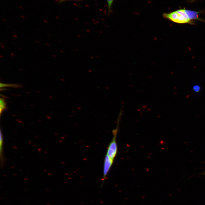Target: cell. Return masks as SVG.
I'll return each instance as SVG.
<instances>
[{"label": "cell", "mask_w": 205, "mask_h": 205, "mask_svg": "<svg viewBox=\"0 0 205 205\" xmlns=\"http://www.w3.org/2000/svg\"><path fill=\"white\" fill-rule=\"evenodd\" d=\"M0 45H1L4 46V45L2 43H0Z\"/></svg>", "instance_id": "obj_18"}, {"label": "cell", "mask_w": 205, "mask_h": 205, "mask_svg": "<svg viewBox=\"0 0 205 205\" xmlns=\"http://www.w3.org/2000/svg\"><path fill=\"white\" fill-rule=\"evenodd\" d=\"M114 160L111 159L106 154L104 162L103 176L101 185H102L104 181L106 178L108 172L112 165Z\"/></svg>", "instance_id": "obj_3"}, {"label": "cell", "mask_w": 205, "mask_h": 205, "mask_svg": "<svg viewBox=\"0 0 205 205\" xmlns=\"http://www.w3.org/2000/svg\"><path fill=\"white\" fill-rule=\"evenodd\" d=\"M117 130L116 129L113 132V136L111 141L109 144L106 153V154L113 160H114L116 157L117 152V145L116 142Z\"/></svg>", "instance_id": "obj_2"}, {"label": "cell", "mask_w": 205, "mask_h": 205, "mask_svg": "<svg viewBox=\"0 0 205 205\" xmlns=\"http://www.w3.org/2000/svg\"><path fill=\"white\" fill-rule=\"evenodd\" d=\"M36 42L37 43H40V42L39 41H36Z\"/></svg>", "instance_id": "obj_17"}, {"label": "cell", "mask_w": 205, "mask_h": 205, "mask_svg": "<svg viewBox=\"0 0 205 205\" xmlns=\"http://www.w3.org/2000/svg\"><path fill=\"white\" fill-rule=\"evenodd\" d=\"M163 16L173 22L178 24H194V21L188 18L185 9H179L168 13H164Z\"/></svg>", "instance_id": "obj_1"}, {"label": "cell", "mask_w": 205, "mask_h": 205, "mask_svg": "<svg viewBox=\"0 0 205 205\" xmlns=\"http://www.w3.org/2000/svg\"><path fill=\"white\" fill-rule=\"evenodd\" d=\"M0 46V47L2 48H4V46L1 45Z\"/></svg>", "instance_id": "obj_14"}, {"label": "cell", "mask_w": 205, "mask_h": 205, "mask_svg": "<svg viewBox=\"0 0 205 205\" xmlns=\"http://www.w3.org/2000/svg\"><path fill=\"white\" fill-rule=\"evenodd\" d=\"M13 36L15 38H17V37H18V36H17V35H13Z\"/></svg>", "instance_id": "obj_12"}, {"label": "cell", "mask_w": 205, "mask_h": 205, "mask_svg": "<svg viewBox=\"0 0 205 205\" xmlns=\"http://www.w3.org/2000/svg\"><path fill=\"white\" fill-rule=\"evenodd\" d=\"M194 89L196 91H198L199 90V88L198 87H198H195Z\"/></svg>", "instance_id": "obj_10"}, {"label": "cell", "mask_w": 205, "mask_h": 205, "mask_svg": "<svg viewBox=\"0 0 205 205\" xmlns=\"http://www.w3.org/2000/svg\"><path fill=\"white\" fill-rule=\"evenodd\" d=\"M68 0H58V2H64L65 1H68Z\"/></svg>", "instance_id": "obj_9"}, {"label": "cell", "mask_w": 205, "mask_h": 205, "mask_svg": "<svg viewBox=\"0 0 205 205\" xmlns=\"http://www.w3.org/2000/svg\"><path fill=\"white\" fill-rule=\"evenodd\" d=\"M10 56L12 57H14L15 56V54L14 53H10Z\"/></svg>", "instance_id": "obj_11"}, {"label": "cell", "mask_w": 205, "mask_h": 205, "mask_svg": "<svg viewBox=\"0 0 205 205\" xmlns=\"http://www.w3.org/2000/svg\"><path fill=\"white\" fill-rule=\"evenodd\" d=\"M52 56H53V57H55L56 56H55V55H52Z\"/></svg>", "instance_id": "obj_19"}, {"label": "cell", "mask_w": 205, "mask_h": 205, "mask_svg": "<svg viewBox=\"0 0 205 205\" xmlns=\"http://www.w3.org/2000/svg\"><path fill=\"white\" fill-rule=\"evenodd\" d=\"M185 11L189 19L191 20H198L205 22V20L199 17L200 11H196L185 9Z\"/></svg>", "instance_id": "obj_4"}, {"label": "cell", "mask_w": 205, "mask_h": 205, "mask_svg": "<svg viewBox=\"0 0 205 205\" xmlns=\"http://www.w3.org/2000/svg\"><path fill=\"white\" fill-rule=\"evenodd\" d=\"M46 46H50V44H48V43H46Z\"/></svg>", "instance_id": "obj_13"}, {"label": "cell", "mask_w": 205, "mask_h": 205, "mask_svg": "<svg viewBox=\"0 0 205 205\" xmlns=\"http://www.w3.org/2000/svg\"><path fill=\"white\" fill-rule=\"evenodd\" d=\"M20 86L17 84H5L3 83H0V87L3 88L4 87H19Z\"/></svg>", "instance_id": "obj_6"}, {"label": "cell", "mask_w": 205, "mask_h": 205, "mask_svg": "<svg viewBox=\"0 0 205 205\" xmlns=\"http://www.w3.org/2000/svg\"><path fill=\"white\" fill-rule=\"evenodd\" d=\"M3 136L1 134V131L0 132V152H1V153H2V147H3Z\"/></svg>", "instance_id": "obj_7"}, {"label": "cell", "mask_w": 205, "mask_h": 205, "mask_svg": "<svg viewBox=\"0 0 205 205\" xmlns=\"http://www.w3.org/2000/svg\"><path fill=\"white\" fill-rule=\"evenodd\" d=\"M0 57L1 58H4V56H2V55H0Z\"/></svg>", "instance_id": "obj_16"}, {"label": "cell", "mask_w": 205, "mask_h": 205, "mask_svg": "<svg viewBox=\"0 0 205 205\" xmlns=\"http://www.w3.org/2000/svg\"><path fill=\"white\" fill-rule=\"evenodd\" d=\"M202 174L205 175V171H204L203 173H202Z\"/></svg>", "instance_id": "obj_15"}, {"label": "cell", "mask_w": 205, "mask_h": 205, "mask_svg": "<svg viewBox=\"0 0 205 205\" xmlns=\"http://www.w3.org/2000/svg\"><path fill=\"white\" fill-rule=\"evenodd\" d=\"M109 10H111V6L114 0H106Z\"/></svg>", "instance_id": "obj_8"}, {"label": "cell", "mask_w": 205, "mask_h": 205, "mask_svg": "<svg viewBox=\"0 0 205 205\" xmlns=\"http://www.w3.org/2000/svg\"><path fill=\"white\" fill-rule=\"evenodd\" d=\"M6 108V104L4 99L1 98L0 100V112L1 114L2 112Z\"/></svg>", "instance_id": "obj_5"}]
</instances>
